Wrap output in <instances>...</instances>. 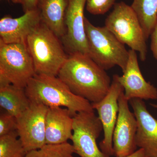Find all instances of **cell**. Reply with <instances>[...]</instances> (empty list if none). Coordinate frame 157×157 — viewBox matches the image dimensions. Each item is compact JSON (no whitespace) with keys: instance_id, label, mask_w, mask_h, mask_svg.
<instances>
[{"instance_id":"cell-1","label":"cell","mask_w":157,"mask_h":157,"mask_svg":"<svg viewBox=\"0 0 157 157\" xmlns=\"http://www.w3.org/2000/svg\"><path fill=\"white\" fill-rule=\"evenodd\" d=\"M57 76L73 94L91 104L105 97L112 82L106 70L81 53L69 54Z\"/></svg>"},{"instance_id":"cell-2","label":"cell","mask_w":157,"mask_h":157,"mask_svg":"<svg viewBox=\"0 0 157 157\" xmlns=\"http://www.w3.org/2000/svg\"><path fill=\"white\" fill-rule=\"evenodd\" d=\"M25 90L32 103L48 107H65L73 117L78 113L94 111L90 102L73 94L57 76L36 74Z\"/></svg>"},{"instance_id":"cell-3","label":"cell","mask_w":157,"mask_h":157,"mask_svg":"<svg viewBox=\"0 0 157 157\" xmlns=\"http://www.w3.org/2000/svg\"><path fill=\"white\" fill-rule=\"evenodd\" d=\"M26 45L36 74L58 76L68 56L60 39L45 24L41 21L30 34Z\"/></svg>"},{"instance_id":"cell-4","label":"cell","mask_w":157,"mask_h":157,"mask_svg":"<svg viewBox=\"0 0 157 157\" xmlns=\"http://www.w3.org/2000/svg\"><path fill=\"white\" fill-rule=\"evenodd\" d=\"M84 25L90 57L106 71L117 66L124 72L129 57L124 45L105 26H96L86 17Z\"/></svg>"},{"instance_id":"cell-5","label":"cell","mask_w":157,"mask_h":157,"mask_svg":"<svg viewBox=\"0 0 157 157\" xmlns=\"http://www.w3.org/2000/svg\"><path fill=\"white\" fill-rule=\"evenodd\" d=\"M105 26L124 45L139 53L141 61L147 59V39L139 20L131 6L116 3L105 19Z\"/></svg>"},{"instance_id":"cell-6","label":"cell","mask_w":157,"mask_h":157,"mask_svg":"<svg viewBox=\"0 0 157 157\" xmlns=\"http://www.w3.org/2000/svg\"><path fill=\"white\" fill-rule=\"evenodd\" d=\"M35 74L26 44L0 42V86L12 84L25 89Z\"/></svg>"},{"instance_id":"cell-7","label":"cell","mask_w":157,"mask_h":157,"mask_svg":"<svg viewBox=\"0 0 157 157\" xmlns=\"http://www.w3.org/2000/svg\"><path fill=\"white\" fill-rule=\"evenodd\" d=\"M73 119L71 140L75 153L80 157H110L101 151L97 145V139L103 128L94 111L78 113Z\"/></svg>"},{"instance_id":"cell-8","label":"cell","mask_w":157,"mask_h":157,"mask_svg":"<svg viewBox=\"0 0 157 157\" xmlns=\"http://www.w3.org/2000/svg\"><path fill=\"white\" fill-rule=\"evenodd\" d=\"M67 2L64 20L66 33L61 41L69 54L81 53L89 56L84 25L86 0H67Z\"/></svg>"},{"instance_id":"cell-9","label":"cell","mask_w":157,"mask_h":157,"mask_svg":"<svg viewBox=\"0 0 157 157\" xmlns=\"http://www.w3.org/2000/svg\"><path fill=\"white\" fill-rule=\"evenodd\" d=\"M48 107L32 103L17 119L18 136L27 151L41 148L45 142V118Z\"/></svg>"},{"instance_id":"cell-10","label":"cell","mask_w":157,"mask_h":157,"mask_svg":"<svg viewBox=\"0 0 157 157\" xmlns=\"http://www.w3.org/2000/svg\"><path fill=\"white\" fill-rule=\"evenodd\" d=\"M118 75H113L111 86L105 97L99 102L92 104L94 109L98 112L104 131V139L99 144L100 149L110 156L114 155L113 135L118 114V99L124 91L123 87L118 79Z\"/></svg>"},{"instance_id":"cell-11","label":"cell","mask_w":157,"mask_h":157,"mask_svg":"<svg viewBox=\"0 0 157 157\" xmlns=\"http://www.w3.org/2000/svg\"><path fill=\"white\" fill-rule=\"evenodd\" d=\"M128 102L123 92L118 99V114L113 135V154L116 157L127 156L137 149V120L129 109Z\"/></svg>"},{"instance_id":"cell-12","label":"cell","mask_w":157,"mask_h":157,"mask_svg":"<svg viewBox=\"0 0 157 157\" xmlns=\"http://www.w3.org/2000/svg\"><path fill=\"white\" fill-rule=\"evenodd\" d=\"M126 68L118 79L123 87L124 94L127 100L137 98L141 100H156L157 88L144 78L140 71L137 52L129 49Z\"/></svg>"},{"instance_id":"cell-13","label":"cell","mask_w":157,"mask_h":157,"mask_svg":"<svg viewBox=\"0 0 157 157\" xmlns=\"http://www.w3.org/2000/svg\"><path fill=\"white\" fill-rule=\"evenodd\" d=\"M137 121L135 142L144 150L145 157H157V120L150 113L143 100L129 101Z\"/></svg>"},{"instance_id":"cell-14","label":"cell","mask_w":157,"mask_h":157,"mask_svg":"<svg viewBox=\"0 0 157 157\" xmlns=\"http://www.w3.org/2000/svg\"><path fill=\"white\" fill-rule=\"evenodd\" d=\"M38 9L25 12L20 17H4L0 20V42L26 44L30 34L41 22Z\"/></svg>"},{"instance_id":"cell-15","label":"cell","mask_w":157,"mask_h":157,"mask_svg":"<svg viewBox=\"0 0 157 157\" xmlns=\"http://www.w3.org/2000/svg\"><path fill=\"white\" fill-rule=\"evenodd\" d=\"M73 124V116L67 108L48 107L45 118L46 144H60L71 140Z\"/></svg>"},{"instance_id":"cell-16","label":"cell","mask_w":157,"mask_h":157,"mask_svg":"<svg viewBox=\"0 0 157 157\" xmlns=\"http://www.w3.org/2000/svg\"><path fill=\"white\" fill-rule=\"evenodd\" d=\"M67 0H39L38 9L41 21L60 39L66 33L65 14Z\"/></svg>"},{"instance_id":"cell-17","label":"cell","mask_w":157,"mask_h":157,"mask_svg":"<svg viewBox=\"0 0 157 157\" xmlns=\"http://www.w3.org/2000/svg\"><path fill=\"white\" fill-rule=\"evenodd\" d=\"M31 103L25 89L12 84L0 86V106L6 112L18 117Z\"/></svg>"},{"instance_id":"cell-18","label":"cell","mask_w":157,"mask_h":157,"mask_svg":"<svg viewBox=\"0 0 157 157\" xmlns=\"http://www.w3.org/2000/svg\"><path fill=\"white\" fill-rule=\"evenodd\" d=\"M131 7L137 15L147 40L157 21V0H133Z\"/></svg>"},{"instance_id":"cell-19","label":"cell","mask_w":157,"mask_h":157,"mask_svg":"<svg viewBox=\"0 0 157 157\" xmlns=\"http://www.w3.org/2000/svg\"><path fill=\"white\" fill-rule=\"evenodd\" d=\"M27 153L17 131L0 136V157H25Z\"/></svg>"},{"instance_id":"cell-20","label":"cell","mask_w":157,"mask_h":157,"mask_svg":"<svg viewBox=\"0 0 157 157\" xmlns=\"http://www.w3.org/2000/svg\"><path fill=\"white\" fill-rule=\"evenodd\" d=\"M75 149L68 142L57 144H45L41 148L27 152L25 157H74Z\"/></svg>"},{"instance_id":"cell-21","label":"cell","mask_w":157,"mask_h":157,"mask_svg":"<svg viewBox=\"0 0 157 157\" xmlns=\"http://www.w3.org/2000/svg\"><path fill=\"white\" fill-rule=\"evenodd\" d=\"M116 0H86V10L94 15L107 13L115 4Z\"/></svg>"},{"instance_id":"cell-22","label":"cell","mask_w":157,"mask_h":157,"mask_svg":"<svg viewBox=\"0 0 157 157\" xmlns=\"http://www.w3.org/2000/svg\"><path fill=\"white\" fill-rule=\"evenodd\" d=\"M17 119L14 116L4 111L0 114V136L17 131Z\"/></svg>"},{"instance_id":"cell-23","label":"cell","mask_w":157,"mask_h":157,"mask_svg":"<svg viewBox=\"0 0 157 157\" xmlns=\"http://www.w3.org/2000/svg\"><path fill=\"white\" fill-rule=\"evenodd\" d=\"M150 36L151 38V49L153 56L157 61V21Z\"/></svg>"},{"instance_id":"cell-24","label":"cell","mask_w":157,"mask_h":157,"mask_svg":"<svg viewBox=\"0 0 157 157\" xmlns=\"http://www.w3.org/2000/svg\"><path fill=\"white\" fill-rule=\"evenodd\" d=\"M39 0H24L22 5L24 12L37 9Z\"/></svg>"},{"instance_id":"cell-25","label":"cell","mask_w":157,"mask_h":157,"mask_svg":"<svg viewBox=\"0 0 157 157\" xmlns=\"http://www.w3.org/2000/svg\"><path fill=\"white\" fill-rule=\"evenodd\" d=\"M124 157H145L144 150L142 148H140L134 153Z\"/></svg>"},{"instance_id":"cell-26","label":"cell","mask_w":157,"mask_h":157,"mask_svg":"<svg viewBox=\"0 0 157 157\" xmlns=\"http://www.w3.org/2000/svg\"><path fill=\"white\" fill-rule=\"evenodd\" d=\"M12 2H14V3H19L22 5L23 2L24 0H13Z\"/></svg>"},{"instance_id":"cell-27","label":"cell","mask_w":157,"mask_h":157,"mask_svg":"<svg viewBox=\"0 0 157 157\" xmlns=\"http://www.w3.org/2000/svg\"><path fill=\"white\" fill-rule=\"evenodd\" d=\"M150 104L152 107H154V108H156V109H157V104Z\"/></svg>"},{"instance_id":"cell-28","label":"cell","mask_w":157,"mask_h":157,"mask_svg":"<svg viewBox=\"0 0 157 157\" xmlns=\"http://www.w3.org/2000/svg\"><path fill=\"white\" fill-rule=\"evenodd\" d=\"M11 1H13V0H11Z\"/></svg>"}]
</instances>
